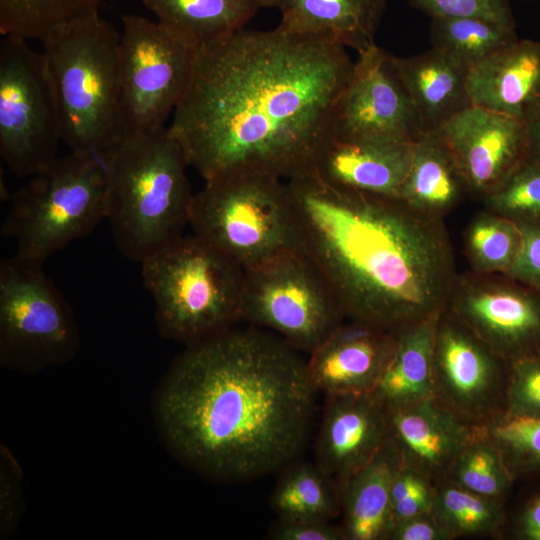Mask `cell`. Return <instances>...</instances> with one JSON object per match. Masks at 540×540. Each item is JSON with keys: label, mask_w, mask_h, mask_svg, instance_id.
<instances>
[{"label": "cell", "mask_w": 540, "mask_h": 540, "mask_svg": "<svg viewBox=\"0 0 540 540\" xmlns=\"http://www.w3.org/2000/svg\"><path fill=\"white\" fill-rule=\"evenodd\" d=\"M353 65L335 43L244 28L197 49L168 131L205 181L313 174Z\"/></svg>", "instance_id": "6da1fadb"}, {"label": "cell", "mask_w": 540, "mask_h": 540, "mask_svg": "<svg viewBox=\"0 0 540 540\" xmlns=\"http://www.w3.org/2000/svg\"><path fill=\"white\" fill-rule=\"evenodd\" d=\"M317 394L300 351L250 325L187 345L163 376L153 412L180 462L212 480L243 482L297 461Z\"/></svg>", "instance_id": "7a4b0ae2"}, {"label": "cell", "mask_w": 540, "mask_h": 540, "mask_svg": "<svg viewBox=\"0 0 540 540\" xmlns=\"http://www.w3.org/2000/svg\"><path fill=\"white\" fill-rule=\"evenodd\" d=\"M286 182L300 249L327 281L344 318L395 332L439 317L456 284L440 216L314 174Z\"/></svg>", "instance_id": "3957f363"}, {"label": "cell", "mask_w": 540, "mask_h": 540, "mask_svg": "<svg viewBox=\"0 0 540 540\" xmlns=\"http://www.w3.org/2000/svg\"><path fill=\"white\" fill-rule=\"evenodd\" d=\"M41 41L61 141L108 164L126 143L120 33L98 11L55 25Z\"/></svg>", "instance_id": "277c9868"}, {"label": "cell", "mask_w": 540, "mask_h": 540, "mask_svg": "<svg viewBox=\"0 0 540 540\" xmlns=\"http://www.w3.org/2000/svg\"><path fill=\"white\" fill-rule=\"evenodd\" d=\"M168 128L124 144L108 163L106 219L117 249L142 263L184 235L194 194Z\"/></svg>", "instance_id": "5b68a950"}, {"label": "cell", "mask_w": 540, "mask_h": 540, "mask_svg": "<svg viewBox=\"0 0 540 540\" xmlns=\"http://www.w3.org/2000/svg\"><path fill=\"white\" fill-rule=\"evenodd\" d=\"M140 264L162 337L187 346L242 321L244 269L195 234Z\"/></svg>", "instance_id": "8992f818"}, {"label": "cell", "mask_w": 540, "mask_h": 540, "mask_svg": "<svg viewBox=\"0 0 540 540\" xmlns=\"http://www.w3.org/2000/svg\"><path fill=\"white\" fill-rule=\"evenodd\" d=\"M108 164L71 151L30 177L11 197L2 233L16 255L44 263L106 219Z\"/></svg>", "instance_id": "52a82bcc"}, {"label": "cell", "mask_w": 540, "mask_h": 540, "mask_svg": "<svg viewBox=\"0 0 540 540\" xmlns=\"http://www.w3.org/2000/svg\"><path fill=\"white\" fill-rule=\"evenodd\" d=\"M189 225L244 270L300 248L287 182L268 174L205 181L194 194Z\"/></svg>", "instance_id": "ba28073f"}, {"label": "cell", "mask_w": 540, "mask_h": 540, "mask_svg": "<svg viewBox=\"0 0 540 540\" xmlns=\"http://www.w3.org/2000/svg\"><path fill=\"white\" fill-rule=\"evenodd\" d=\"M43 265L16 254L0 262V364L9 370L62 365L80 348L73 310Z\"/></svg>", "instance_id": "9c48e42d"}, {"label": "cell", "mask_w": 540, "mask_h": 540, "mask_svg": "<svg viewBox=\"0 0 540 540\" xmlns=\"http://www.w3.org/2000/svg\"><path fill=\"white\" fill-rule=\"evenodd\" d=\"M120 104L126 143L165 128L188 86L197 48L139 15L122 17Z\"/></svg>", "instance_id": "30bf717a"}, {"label": "cell", "mask_w": 540, "mask_h": 540, "mask_svg": "<svg viewBox=\"0 0 540 540\" xmlns=\"http://www.w3.org/2000/svg\"><path fill=\"white\" fill-rule=\"evenodd\" d=\"M242 321L311 353L344 316L327 281L300 249L244 270Z\"/></svg>", "instance_id": "8fae6325"}, {"label": "cell", "mask_w": 540, "mask_h": 540, "mask_svg": "<svg viewBox=\"0 0 540 540\" xmlns=\"http://www.w3.org/2000/svg\"><path fill=\"white\" fill-rule=\"evenodd\" d=\"M27 41L9 35L0 41V155L19 177L52 163L61 141L43 54Z\"/></svg>", "instance_id": "7c38bea8"}, {"label": "cell", "mask_w": 540, "mask_h": 540, "mask_svg": "<svg viewBox=\"0 0 540 540\" xmlns=\"http://www.w3.org/2000/svg\"><path fill=\"white\" fill-rule=\"evenodd\" d=\"M423 134L397 57L376 44L358 52L338 105L334 137L412 143Z\"/></svg>", "instance_id": "4fadbf2b"}, {"label": "cell", "mask_w": 540, "mask_h": 540, "mask_svg": "<svg viewBox=\"0 0 540 540\" xmlns=\"http://www.w3.org/2000/svg\"><path fill=\"white\" fill-rule=\"evenodd\" d=\"M435 133L450 151L467 191L485 197L529 157L525 121L471 106Z\"/></svg>", "instance_id": "5bb4252c"}, {"label": "cell", "mask_w": 540, "mask_h": 540, "mask_svg": "<svg viewBox=\"0 0 540 540\" xmlns=\"http://www.w3.org/2000/svg\"><path fill=\"white\" fill-rule=\"evenodd\" d=\"M511 280L456 281L450 300L484 339L521 354L540 344V292Z\"/></svg>", "instance_id": "9a60e30c"}, {"label": "cell", "mask_w": 540, "mask_h": 540, "mask_svg": "<svg viewBox=\"0 0 540 540\" xmlns=\"http://www.w3.org/2000/svg\"><path fill=\"white\" fill-rule=\"evenodd\" d=\"M386 407L373 393L326 396L315 463L340 485L389 439Z\"/></svg>", "instance_id": "2e32d148"}, {"label": "cell", "mask_w": 540, "mask_h": 540, "mask_svg": "<svg viewBox=\"0 0 540 540\" xmlns=\"http://www.w3.org/2000/svg\"><path fill=\"white\" fill-rule=\"evenodd\" d=\"M350 322L308 354L310 379L325 396L372 393L391 352L393 332Z\"/></svg>", "instance_id": "e0dca14e"}, {"label": "cell", "mask_w": 540, "mask_h": 540, "mask_svg": "<svg viewBox=\"0 0 540 540\" xmlns=\"http://www.w3.org/2000/svg\"><path fill=\"white\" fill-rule=\"evenodd\" d=\"M413 143L334 137L321 153L313 174L332 185L399 198Z\"/></svg>", "instance_id": "ac0fdd59"}, {"label": "cell", "mask_w": 540, "mask_h": 540, "mask_svg": "<svg viewBox=\"0 0 540 540\" xmlns=\"http://www.w3.org/2000/svg\"><path fill=\"white\" fill-rule=\"evenodd\" d=\"M472 106L525 121L540 99V42L518 39L467 72Z\"/></svg>", "instance_id": "d6986e66"}, {"label": "cell", "mask_w": 540, "mask_h": 540, "mask_svg": "<svg viewBox=\"0 0 540 540\" xmlns=\"http://www.w3.org/2000/svg\"><path fill=\"white\" fill-rule=\"evenodd\" d=\"M386 7L387 0H274L282 29L357 52L375 45Z\"/></svg>", "instance_id": "ffe728a7"}, {"label": "cell", "mask_w": 540, "mask_h": 540, "mask_svg": "<svg viewBox=\"0 0 540 540\" xmlns=\"http://www.w3.org/2000/svg\"><path fill=\"white\" fill-rule=\"evenodd\" d=\"M399 464L396 442L389 437L367 464L339 485L347 539L376 540L390 535L391 488Z\"/></svg>", "instance_id": "44dd1931"}, {"label": "cell", "mask_w": 540, "mask_h": 540, "mask_svg": "<svg viewBox=\"0 0 540 540\" xmlns=\"http://www.w3.org/2000/svg\"><path fill=\"white\" fill-rule=\"evenodd\" d=\"M397 63L425 133L435 132L472 106L467 70L433 48Z\"/></svg>", "instance_id": "7402d4cb"}, {"label": "cell", "mask_w": 540, "mask_h": 540, "mask_svg": "<svg viewBox=\"0 0 540 540\" xmlns=\"http://www.w3.org/2000/svg\"><path fill=\"white\" fill-rule=\"evenodd\" d=\"M438 318L393 332L391 352L372 392L386 408L418 403L430 396Z\"/></svg>", "instance_id": "603a6c76"}, {"label": "cell", "mask_w": 540, "mask_h": 540, "mask_svg": "<svg viewBox=\"0 0 540 540\" xmlns=\"http://www.w3.org/2000/svg\"><path fill=\"white\" fill-rule=\"evenodd\" d=\"M164 27L195 48L223 40L245 28L274 0H140Z\"/></svg>", "instance_id": "cb8c5ba5"}, {"label": "cell", "mask_w": 540, "mask_h": 540, "mask_svg": "<svg viewBox=\"0 0 540 540\" xmlns=\"http://www.w3.org/2000/svg\"><path fill=\"white\" fill-rule=\"evenodd\" d=\"M466 191L459 169L437 133H425L413 143L400 199L419 211L441 217Z\"/></svg>", "instance_id": "d4e9b609"}, {"label": "cell", "mask_w": 540, "mask_h": 540, "mask_svg": "<svg viewBox=\"0 0 540 540\" xmlns=\"http://www.w3.org/2000/svg\"><path fill=\"white\" fill-rule=\"evenodd\" d=\"M271 507L286 521H330L341 508L337 481L316 463L293 462L283 470Z\"/></svg>", "instance_id": "484cf974"}, {"label": "cell", "mask_w": 540, "mask_h": 540, "mask_svg": "<svg viewBox=\"0 0 540 540\" xmlns=\"http://www.w3.org/2000/svg\"><path fill=\"white\" fill-rule=\"evenodd\" d=\"M389 434L428 465H439L458 448L459 427L445 412L426 401L386 408Z\"/></svg>", "instance_id": "4316f807"}, {"label": "cell", "mask_w": 540, "mask_h": 540, "mask_svg": "<svg viewBox=\"0 0 540 540\" xmlns=\"http://www.w3.org/2000/svg\"><path fill=\"white\" fill-rule=\"evenodd\" d=\"M434 366L447 388L465 401L483 396L493 376V362L487 351L450 324L436 330Z\"/></svg>", "instance_id": "83f0119b"}, {"label": "cell", "mask_w": 540, "mask_h": 540, "mask_svg": "<svg viewBox=\"0 0 540 540\" xmlns=\"http://www.w3.org/2000/svg\"><path fill=\"white\" fill-rule=\"evenodd\" d=\"M518 39L515 28L481 18L431 19V48L467 71Z\"/></svg>", "instance_id": "f1b7e54d"}, {"label": "cell", "mask_w": 540, "mask_h": 540, "mask_svg": "<svg viewBox=\"0 0 540 540\" xmlns=\"http://www.w3.org/2000/svg\"><path fill=\"white\" fill-rule=\"evenodd\" d=\"M103 0H0V33L39 39L55 25L98 12Z\"/></svg>", "instance_id": "f546056e"}, {"label": "cell", "mask_w": 540, "mask_h": 540, "mask_svg": "<svg viewBox=\"0 0 540 540\" xmlns=\"http://www.w3.org/2000/svg\"><path fill=\"white\" fill-rule=\"evenodd\" d=\"M465 245L474 267L484 273H506L520 245L517 225L494 213L477 216L468 226Z\"/></svg>", "instance_id": "4dcf8cb0"}, {"label": "cell", "mask_w": 540, "mask_h": 540, "mask_svg": "<svg viewBox=\"0 0 540 540\" xmlns=\"http://www.w3.org/2000/svg\"><path fill=\"white\" fill-rule=\"evenodd\" d=\"M484 200L489 212L515 224H540V162L528 157Z\"/></svg>", "instance_id": "1f68e13d"}, {"label": "cell", "mask_w": 540, "mask_h": 540, "mask_svg": "<svg viewBox=\"0 0 540 540\" xmlns=\"http://www.w3.org/2000/svg\"><path fill=\"white\" fill-rule=\"evenodd\" d=\"M444 523L458 532H480L493 526L495 509L485 499L469 490L445 489L438 501Z\"/></svg>", "instance_id": "d6a6232c"}, {"label": "cell", "mask_w": 540, "mask_h": 540, "mask_svg": "<svg viewBox=\"0 0 540 540\" xmlns=\"http://www.w3.org/2000/svg\"><path fill=\"white\" fill-rule=\"evenodd\" d=\"M457 478L467 490L481 496L499 495L506 484L498 455L484 444H477L462 455L457 467Z\"/></svg>", "instance_id": "836d02e7"}, {"label": "cell", "mask_w": 540, "mask_h": 540, "mask_svg": "<svg viewBox=\"0 0 540 540\" xmlns=\"http://www.w3.org/2000/svg\"><path fill=\"white\" fill-rule=\"evenodd\" d=\"M432 18L474 17L515 28L510 0H406Z\"/></svg>", "instance_id": "e575fe53"}, {"label": "cell", "mask_w": 540, "mask_h": 540, "mask_svg": "<svg viewBox=\"0 0 540 540\" xmlns=\"http://www.w3.org/2000/svg\"><path fill=\"white\" fill-rule=\"evenodd\" d=\"M22 470L6 446L0 448V538L7 540L17 531L24 513Z\"/></svg>", "instance_id": "d590c367"}, {"label": "cell", "mask_w": 540, "mask_h": 540, "mask_svg": "<svg viewBox=\"0 0 540 540\" xmlns=\"http://www.w3.org/2000/svg\"><path fill=\"white\" fill-rule=\"evenodd\" d=\"M494 435L517 454L540 462V415L517 414L497 425Z\"/></svg>", "instance_id": "8d00e7d4"}, {"label": "cell", "mask_w": 540, "mask_h": 540, "mask_svg": "<svg viewBox=\"0 0 540 540\" xmlns=\"http://www.w3.org/2000/svg\"><path fill=\"white\" fill-rule=\"evenodd\" d=\"M516 225L520 232V245L505 275L540 292V224Z\"/></svg>", "instance_id": "74e56055"}, {"label": "cell", "mask_w": 540, "mask_h": 540, "mask_svg": "<svg viewBox=\"0 0 540 540\" xmlns=\"http://www.w3.org/2000/svg\"><path fill=\"white\" fill-rule=\"evenodd\" d=\"M511 399L518 414L540 415V355L517 360Z\"/></svg>", "instance_id": "f35d334b"}, {"label": "cell", "mask_w": 540, "mask_h": 540, "mask_svg": "<svg viewBox=\"0 0 540 540\" xmlns=\"http://www.w3.org/2000/svg\"><path fill=\"white\" fill-rule=\"evenodd\" d=\"M274 540H340L347 538L345 530L329 521L279 520L270 530Z\"/></svg>", "instance_id": "ab89813d"}, {"label": "cell", "mask_w": 540, "mask_h": 540, "mask_svg": "<svg viewBox=\"0 0 540 540\" xmlns=\"http://www.w3.org/2000/svg\"><path fill=\"white\" fill-rule=\"evenodd\" d=\"M389 536L397 540H437L444 533L421 515L395 523Z\"/></svg>", "instance_id": "60d3db41"}, {"label": "cell", "mask_w": 540, "mask_h": 540, "mask_svg": "<svg viewBox=\"0 0 540 540\" xmlns=\"http://www.w3.org/2000/svg\"><path fill=\"white\" fill-rule=\"evenodd\" d=\"M431 505L428 488L417 491L392 505L393 525L423 515Z\"/></svg>", "instance_id": "b9f144b4"}, {"label": "cell", "mask_w": 540, "mask_h": 540, "mask_svg": "<svg viewBox=\"0 0 540 540\" xmlns=\"http://www.w3.org/2000/svg\"><path fill=\"white\" fill-rule=\"evenodd\" d=\"M427 486L422 478L410 470L399 469L394 477L391 488L392 505L403 500L409 495L426 489Z\"/></svg>", "instance_id": "7bdbcfd3"}, {"label": "cell", "mask_w": 540, "mask_h": 540, "mask_svg": "<svg viewBox=\"0 0 540 540\" xmlns=\"http://www.w3.org/2000/svg\"><path fill=\"white\" fill-rule=\"evenodd\" d=\"M529 140V157L540 162V99L525 119Z\"/></svg>", "instance_id": "ee69618b"}, {"label": "cell", "mask_w": 540, "mask_h": 540, "mask_svg": "<svg viewBox=\"0 0 540 540\" xmlns=\"http://www.w3.org/2000/svg\"><path fill=\"white\" fill-rule=\"evenodd\" d=\"M524 534L533 540H540V497L527 509L523 519Z\"/></svg>", "instance_id": "f6af8a7d"}]
</instances>
